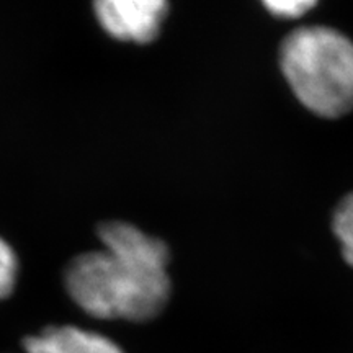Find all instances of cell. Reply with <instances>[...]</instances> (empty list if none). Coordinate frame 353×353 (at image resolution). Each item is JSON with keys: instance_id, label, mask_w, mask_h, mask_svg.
Returning a JSON list of instances; mask_svg holds the SVG:
<instances>
[{"instance_id": "cell-1", "label": "cell", "mask_w": 353, "mask_h": 353, "mask_svg": "<svg viewBox=\"0 0 353 353\" xmlns=\"http://www.w3.org/2000/svg\"><path fill=\"white\" fill-rule=\"evenodd\" d=\"M103 249L76 257L65 268V290L97 319L145 322L164 311L170 298L169 247L132 224H101Z\"/></svg>"}, {"instance_id": "cell-2", "label": "cell", "mask_w": 353, "mask_h": 353, "mask_svg": "<svg viewBox=\"0 0 353 353\" xmlns=\"http://www.w3.org/2000/svg\"><path fill=\"white\" fill-rule=\"evenodd\" d=\"M280 64L309 112L341 118L353 112V41L329 26H303L285 38Z\"/></svg>"}, {"instance_id": "cell-3", "label": "cell", "mask_w": 353, "mask_h": 353, "mask_svg": "<svg viewBox=\"0 0 353 353\" xmlns=\"http://www.w3.org/2000/svg\"><path fill=\"white\" fill-rule=\"evenodd\" d=\"M94 10L110 37L148 44L159 37L169 3L167 0H94Z\"/></svg>"}, {"instance_id": "cell-4", "label": "cell", "mask_w": 353, "mask_h": 353, "mask_svg": "<svg viewBox=\"0 0 353 353\" xmlns=\"http://www.w3.org/2000/svg\"><path fill=\"white\" fill-rule=\"evenodd\" d=\"M26 353H125L112 339L76 325H54L25 339Z\"/></svg>"}, {"instance_id": "cell-5", "label": "cell", "mask_w": 353, "mask_h": 353, "mask_svg": "<svg viewBox=\"0 0 353 353\" xmlns=\"http://www.w3.org/2000/svg\"><path fill=\"white\" fill-rule=\"evenodd\" d=\"M334 234L341 242L345 262L353 267V193L341 201L332 219Z\"/></svg>"}, {"instance_id": "cell-6", "label": "cell", "mask_w": 353, "mask_h": 353, "mask_svg": "<svg viewBox=\"0 0 353 353\" xmlns=\"http://www.w3.org/2000/svg\"><path fill=\"white\" fill-rule=\"evenodd\" d=\"M17 272H19V262H17L15 252L0 237V299L10 296L15 288Z\"/></svg>"}, {"instance_id": "cell-7", "label": "cell", "mask_w": 353, "mask_h": 353, "mask_svg": "<svg viewBox=\"0 0 353 353\" xmlns=\"http://www.w3.org/2000/svg\"><path fill=\"white\" fill-rule=\"evenodd\" d=\"M272 15L281 19H298L316 7L317 0H260Z\"/></svg>"}]
</instances>
